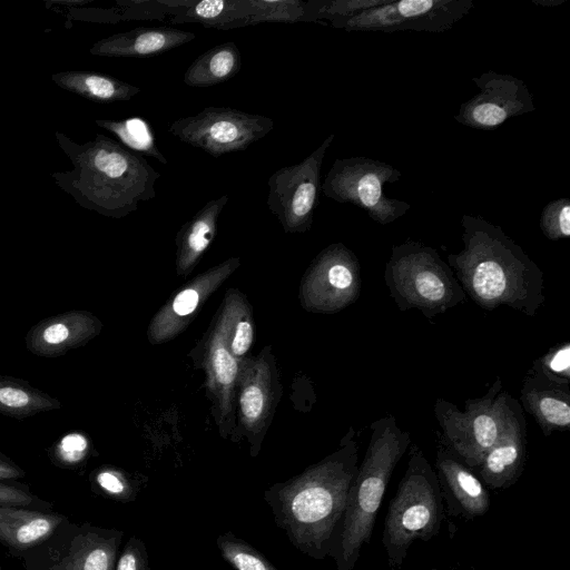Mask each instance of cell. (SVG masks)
Wrapping results in <instances>:
<instances>
[{
	"label": "cell",
	"instance_id": "6da1fadb",
	"mask_svg": "<svg viewBox=\"0 0 570 570\" xmlns=\"http://www.w3.org/2000/svg\"><path fill=\"white\" fill-rule=\"evenodd\" d=\"M354 435L351 429L333 454L263 494L289 542L315 560L333 559L337 548L350 488L358 468Z\"/></svg>",
	"mask_w": 570,
	"mask_h": 570
},
{
	"label": "cell",
	"instance_id": "7a4b0ae2",
	"mask_svg": "<svg viewBox=\"0 0 570 570\" xmlns=\"http://www.w3.org/2000/svg\"><path fill=\"white\" fill-rule=\"evenodd\" d=\"M461 226L463 248L448 264L465 294L488 311L507 306L534 316L546 301L540 267L501 226L469 214Z\"/></svg>",
	"mask_w": 570,
	"mask_h": 570
},
{
	"label": "cell",
	"instance_id": "3957f363",
	"mask_svg": "<svg viewBox=\"0 0 570 570\" xmlns=\"http://www.w3.org/2000/svg\"><path fill=\"white\" fill-rule=\"evenodd\" d=\"M55 137L72 168L51 178L80 207L121 218L156 197L160 174L141 155L102 134L82 144L60 131Z\"/></svg>",
	"mask_w": 570,
	"mask_h": 570
},
{
	"label": "cell",
	"instance_id": "277c9868",
	"mask_svg": "<svg viewBox=\"0 0 570 570\" xmlns=\"http://www.w3.org/2000/svg\"><path fill=\"white\" fill-rule=\"evenodd\" d=\"M370 442L350 488L333 560L336 570H353L363 546L371 541L377 511L390 478L411 445V434L385 415L370 425Z\"/></svg>",
	"mask_w": 570,
	"mask_h": 570
},
{
	"label": "cell",
	"instance_id": "5b68a950",
	"mask_svg": "<svg viewBox=\"0 0 570 570\" xmlns=\"http://www.w3.org/2000/svg\"><path fill=\"white\" fill-rule=\"evenodd\" d=\"M436 471L416 444L410 445L406 470L389 503L382 543L390 567H400L416 541L435 537L443 520Z\"/></svg>",
	"mask_w": 570,
	"mask_h": 570
},
{
	"label": "cell",
	"instance_id": "8992f818",
	"mask_svg": "<svg viewBox=\"0 0 570 570\" xmlns=\"http://www.w3.org/2000/svg\"><path fill=\"white\" fill-rule=\"evenodd\" d=\"M384 281L400 311L417 309L425 317L465 301V292L452 268L431 246L416 240L394 245Z\"/></svg>",
	"mask_w": 570,
	"mask_h": 570
},
{
	"label": "cell",
	"instance_id": "52a82bcc",
	"mask_svg": "<svg viewBox=\"0 0 570 570\" xmlns=\"http://www.w3.org/2000/svg\"><path fill=\"white\" fill-rule=\"evenodd\" d=\"M518 401L502 391L497 377L488 392L465 401V410L438 399L434 415L442 430L438 439L463 463L475 470L503 432Z\"/></svg>",
	"mask_w": 570,
	"mask_h": 570
},
{
	"label": "cell",
	"instance_id": "ba28073f",
	"mask_svg": "<svg viewBox=\"0 0 570 570\" xmlns=\"http://www.w3.org/2000/svg\"><path fill=\"white\" fill-rule=\"evenodd\" d=\"M402 173L395 167L367 157L336 159L321 185L323 194L340 203L364 210L380 225L404 216L411 208L407 202L391 198L384 185L399 181Z\"/></svg>",
	"mask_w": 570,
	"mask_h": 570
},
{
	"label": "cell",
	"instance_id": "9c48e42d",
	"mask_svg": "<svg viewBox=\"0 0 570 570\" xmlns=\"http://www.w3.org/2000/svg\"><path fill=\"white\" fill-rule=\"evenodd\" d=\"M274 128L266 116L245 112L230 107H205L196 115L173 121L168 131L185 144L210 156L245 151Z\"/></svg>",
	"mask_w": 570,
	"mask_h": 570
},
{
	"label": "cell",
	"instance_id": "30bf717a",
	"mask_svg": "<svg viewBox=\"0 0 570 570\" xmlns=\"http://www.w3.org/2000/svg\"><path fill=\"white\" fill-rule=\"evenodd\" d=\"M472 0H392L328 24L345 31H425L444 32L452 29L472 9Z\"/></svg>",
	"mask_w": 570,
	"mask_h": 570
},
{
	"label": "cell",
	"instance_id": "8fae6325",
	"mask_svg": "<svg viewBox=\"0 0 570 570\" xmlns=\"http://www.w3.org/2000/svg\"><path fill=\"white\" fill-rule=\"evenodd\" d=\"M335 138L330 134L306 158L274 171L267 181V207L286 232H305L313 222L321 191L324 157Z\"/></svg>",
	"mask_w": 570,
	"mask_h": 570
},
{
	"label": "cell",
	"instance_id": "7c38bea8",
	"mask_svg": "<svg viewBox=\"0 0 570 570\" xmlns=\"http://www.w3.org/2000/svg\"><path fill=\"white\" fill-rule=\"evenodd\" d=\"M472 80L480 91L460 106L454 117L460 125L490 131L535 110L525 82L514 76L490 70Z\"/></svg>",
	"mask_w": 570,
	"mask_h": 570
},
{
	"label": "cell",
	"instance_id": "4fadbf2b",
	"mask_svg": "<svg viewBox=\"0 0 570 570\" xmlns=\"http://www.w3.org/2000/svg\"><path fill=\"white\" fill-rule=\"evenodd\" d=\"M442 498L449 514L466 520L484 515L490 509V495L471 468L453 454L440 440L435 458Z\"/></svg>",
	"mask_w": 570,
	"mask_h": 570
},
{
	"label": "cell",
	"instance_id": "5bb4252c",
	"mask_svg": "<svg viewBox=\"0 0 570 570\" xmlns=\"http://www.w3.org/2000/svg\"><path fill=\"white\" fill-rule=\"evenodd\" d=\"M101 327L88 311L71 309L41 320L26 334L27 350L41 357H58L87 344Z\"/></svg>",
	"mask_w": 570,
	"mask_h": 570
},
{
	"label": "cell",
	"instance_id": "9a60e30c",
	"mask_svg": "<svg viewBox=\"0 0 570 570\" xmlns=\"http://www.w3.org/2000/svg\"><path fill=\"white\" fill-rule=\"evenodd\" d=\"M527 444V421L518 402L503 432L475 469L482 483L495 491L514 484L524 468Z\"/></svg>",
	"mask_w": 570,
	"mask_h": 570
},
{
	"label": "cell",
	"instance_id": "2e32d148",
	"mask_svg": "<svg viewBox=\"0 0 570 570\" xmlns=\"http://www.w3.org/2000/svg\"><path fill=\"white\" fill-rule=\"evenodd\" d=\"M124 532L91 524L76 528V533L45 570H116Z\"/></svg>",
	"mask_w": 570,
	"mask_h": 570
},
{
	"label": "cell",
	"instance_id": "e0dca14e",
	"mask_svg": "<svg viewBox=\"0 0 570 570\" xmlns=\"http://www.w3.org/2000/svg\"><path fill=\"white\" fill-rule=\"evenodd\" d=\"M520 400L546 436L569 429L570 384L552 380L532 366L523 379Z\"/></svg>",
	"mask_w": 570,
	"mask_h": 570
},
{
	"label": "cell",
	"instance_id": "ac0fdd59",
	"mask_svg": "<svg viewBox=\"0 0 570 570\" xmlns=\"http://www.w3.org/2000/svg\"><path fill=\"white\" fill-rule=\"evenodd\" d=\"M196 35L173 27H137L95 42L89 52L99 57L145 58L165 53L191 40Z\"/></svg>",
	"mask_w": 570,
	"mask_h": 570
},
{
	"label": "cell",
	"instance_id": "d6986e66",
	"mask_svg": "<svg viewBox=\"0 0 570 570\" xmlns=\"http://www.w3.org/2000/svg\"><path fill=\"white\" fill-rule=\"evenodd\" d=\"M66 518L29 507L0 505V543L28 550L51 538Z\"/></svg>",
	"mask_w": 570,
	"mask_h": 570
},
{
	"label": "cell",
	"instance_id": "ffe728a7",
	"mask_svg": "<svg viewBox=\"0 0 570 570\" xmlns=\"http://www.w3.org/2000/svg\"><path fill=\"white\" fill-rule=\"evenodd\" d=\"M51 79L60 88L99 104L128 101L141 91L137 86L94 71H59Z\"/></svg>",
	"mask_w": 570,
	"mask_h": 570
},
{
	"label": "cell",
	"instance_id": "44dd1931",
	"mask_svg": "<svg viewBox=\"0 0 570 570\" xmlns=\"http://www.w3.org/2000/svg\"><path fill=\"white\" fill-rule=\"evenodd\" d=\"M240 67V51L235 42L228 41L198 56L185 71L183 81L194 88L212 87L235 77Z\"/></svg>",
	"mask_w": 570,
	"mask_h": 570
},
{
	"label": "cell",
	"instance_id": "7402d4cb",
	"mask_svg": "<svg viewBox=\"0 0 570 570\" xmlns=\"http://www.w3.org/2000/svg\"><path fill=\"white\" fill-rule=\"evenodd\" d=\"M250 16L249 0H190L168 22L200 23L205 28L229 30L246 27Z\"/></svg>",
	"mask_w": 570,
	"mask_h": 570
},
{
	"label": "cell",
	"instance_id": "603a6c76",
	"mask_svg": "<svg viewBox=\"0 0 570 570\" xmlns=\"http://www.w3.org/2000/svg\"><path fill=\"white\" fill-rule=\"evenodd\" d=\"M61 402L28 381L0 374V413L17 420L59 410Z\"/></svg>",
	"mask_w": 570,
	"mask_h": 570
},
{
	"label": "cell",
	"instance_id": "cb8c5ba5",
	"mask_svg": "<svg viewBox=\"0 0 570 570\" xmlns=\"http://www.w3.org/2000/svg\"><path fill=\"white\" fill-rule=\"evenodd\" d=\"M227 203V195L207 202L181 227L178 234L181 262L190 263L195 261L210 245L216 234L219 214Z\"/></svg>",
	"mask_w": 570,
	"mask_h": 570
},
{
	"label": "cell",
	"instance_id": "d4e9b609",
	"mask_svg": "<svg viewBox=\"0 0 570 570\" xmlns=\"http://www.w3.org/2000/svg\"><path fill=\"white\" fill-rule=\"evenodd\" d=\"M95 124L114 134L122 146L135 154L147 155L161 164L168 160L159 150L149 122L140 117L121 120L97 119Z\"/></svg>",
	"mask_w": 570,
	"mask_h": 570
},
{
	"label": "cell",
	"instance_id": "484cf974",
	"mask_svg": "<svg viewBox=\"0 0 570 570\" xmlns=\"http://www.w3.org/2000/svg\"><path fill=\"white\" fill-rule=\"evenodd\" d=\"M246 27L264 22H313L307 2L301 0H249Z\"/></svg>",
	"mask_w": 570,
	"mask_h": 570
},
{
	"label": "cell",
	"instance_id": "4316f807",
	"mask_svg": "<svg viewBox=\"0 0 570 570\" xmlns=\"http://www.w3.org/2000/svg\"><path fill=\"white\" fill-rule=\"evenodd\" d=\"M216 547L235 570H279L261 551L230 531L216 538Z\"/></svg>",
	"mask_w": 570,
	"mask_h": 570
},
{
	"label": "cell",
	"instance_id": "83f0119b",
	"mask_svg": "<svg viewBox=\"0 0 570 570\" xmlns=\"http://www.w3.org/2000/svg\"><path fill=\"white\" fill-rule=\"evenodd\" d=\"M190 0H118L116 2L121 20H158L168 22Z\"/></svg>",
	"mask_w": 570,
	"mask_h": 570
},
{
	"label": "cell",
	"instance_id": "f1b7e54d",
	"mask_svg": "<svg viewBox=\"0 0 570 570\" xmlns=\"http://www.w3.org/2000/svg\"><path fill=\"white\" fill-rule=\"evenodd\" d=\"M392 0H309L308 11L313 22L328 23L333 20L345 19L365 10L389 3Z\"/></svg>",
	"mask_w": 570,
	"mask_h": 570
},
{
	"label": "cell",
	"instance_id": "f546056e",
	"mask_svg": "<svg viewBox=\"0 0 570 570\" xmlns=\"http://www.w3.org/2000/svg\"><path fill=\"white\" fill-rule=\"evenodd\" d=\"M92 484L102 495L122 503L135 501L138 487L122 472L101 468L92 474Z\"/></svg>",
	"mask_w": 570,
	"mask_h": 570
},
{
	"label": "cell",
	"instance_id": "4dcf8cb0",
	"mask_svg": "<svg viewBox=\"0 0 570 570\" xmlns=\"http://www.w3.org/2000/svg\"><path fill=\"white\" fill-rule=\"evenodd\" d=\"M540 229L550 240L567 239L570 237V199L559 197L549 202L542 209Z\"/></svg>",
	"mask_w": 570,
	"mask_h": 570
},
{
	"label": "cell",
	"instance_id": "1f68e13d",
	"mask_svg": "<svg viewBox=\"0 0 570 570\" xmlns=\"http://www.w3.org/2000/svg\"><path fill=\"white\" fill-rule=\"evenodd\" d=\"M548 377L570 384V345L568 342L551 348L533 363Z\"/></svg>",
	"mask_w": 570,
	"mask_h": 570
},
{
	"label": "cell",
	"instance_id": "d6a6232c",
	"mask_svg": "<svg viewBox=\"0 0 570 570\" xmlns=\"http://www.w3.org/2000/svg\"><path fill=\"white\" fill-rule=\"evenodd\" d=\"M89 443L87 438L78 432L65 435L53 448L52 461L62 465L80 463L87 455Z\"/></svg>",
	"mask_w": 570,
	"mask_h": 570
},
{
	"label": "cell",
	"instance_id": "836d02e7",
	"mask_svg": "<svg viewBox=\"0 0 570 570\" xmlns=\"http://www.w3.org/2000/svg\"><path fill=\"white\" fill-rule=\"evenodd\" d=\"M116 570H149L148 550L140 538H129L118 556Z\"/></svg>",
	"mask_w": 570,
	"mask_h": 570
},
{
	"label": "cell",
	"instance_id": "e575fe53",
	"mask_svg": "<svg viewBox=\"0 0 570 570\" xmlns=\"http://www.w3.org/2000/svg\"><path fill=\"white\" fill-rule=\"evenodd\" d=\"M0 505L32 507L46 505L28 491V488L0 481Z\"/></svg>",
	"mask_w": 570,
	"mask_h": 570
},
{
	"label": "cell",
	"instance_id": "d590c367",
	"mask_svg": "<svg viewBox=\"0 0 570 570\" xmlns=\"http://www.w3.org/2000/svg\"><path fill=\"white\" fill-rule=\"evenodd\" d=\"M212 361L217 380L224 385H229L237 373V364L232 354L225 346L216 344Z\"/></svg>",
	"mask_w": 570,
	"mask_h": 570
},
{
	"label": "cell",
	"instance_id": "8d00e7d4",
	"mask_svg": "<svg viewBox=\"0 0 570 570\" xmlns=\"http://www.w3.org/2000/svg\"><path fill=\"white\" fill-rule=\"evenodd\" d=\"M263 393L257 386H249L243 391L240 396V407L243 414L248 420L257 419L263 411Z\"/></svg>",
	"mask_w": 570,
	"mask_h": 570
},
{
	"label": "cell",
	"instance_id": "74e56055",
	"mask_svg": "<svg viewBox=\"0 0 570 570\" xmlns=\"http://www.w3.org/2000/svg\"><path fill=\"white\" fill-rule=\"evenodd\" d=\"M253 342V328L248 322H239L232 342L234 355L245 354Z\"/></svg>",
	"mask_w": 570,
	"mask_h": 570
},
{
	"label": "cell",
	"instance_id": "f35d334b",
	"mask_svg": "<svg viewBox=\"0 0 570 570\" xmlns=\"http://www.w3.org/2000/svg\"><path fill=\"white\" fill-rule=\"evenodd\" d=\"M198 301L199 295L195 289H185L175 297L173 309L180 316L188 315L196 308Z\"/></svg>",
	"mask_w": 570,
	"mask_h": 570
},
{
	"label": "cell",
	"instance_id": "ab89813d",
	"mask_svg": "<svg viewBox=\"0 0 570 570\" xmlns=\"http://www.w3.org/2000/svg\"><path fill=\"white\" fill-rule=\"evenodd\" d=\"M24 474V471L0 450V481L17 480Z\"/></svg>",
	"mask_w": 570,
	"mask_h": 570
},
{
	"label": "cell",
	"instance_id": "60d3db41",
	"mask_svg": "<svg viewBox=\"0 0 570 570\" xmlns=\"http://www.w3.org/2000/svg\"><path fill=\"white\" fill-rule=\"evenodd\" d=\"M566 0H532L533 3L538 6H544L548 8L557 7L561 3H563Z\"/></svg>",
	"mask_w": 570,
	"mask_h": 570
},
{
	"label": "cell",
	"instance_id": "b9f144b4",
	"mask_svg": "<svg viewBox=\"0 0 570 570\" xmlns=\"http://www.w3.org/2000/svg\"><path fill=\"white\" fill-rule=\"evenodd\" d=\"M468 570H474V569H473V568H471V569H468Z\"/></svg>",
	"mask_w": 570,
	"mask_h": 570
}]
</instances>
